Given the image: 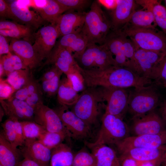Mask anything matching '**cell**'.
Masks as SVG:
<instances>
[{
    "label": "cell",
    "mask_w": 166,
    "mask_h": 166,
    "mask_svg": "<svg viewBox=\"0 0 166 166\" xmlns=\"http://www.w3.org/2000/svg\"><path fill=\"white\" fill-rule=\"evenodd\" d=\"M104 101L100 87H88L80 94L71 111L90 126L97 121L99 113V105Z\"/></svg>",
    "instance_id": "6"
},
{
    "label": "cell",
    "mask_w": 166,
    "mask_h": 166,
    "mask_svg": "<svg viewBox=\"0 0 166 166\" xmlns=\"http://www.w3.org/2000/svg\"><path fill=\"white\" fill-rule=\"evenodd\" d=\"M0 16L2 18L13 20L12 13L9 4L3 0H0Z\"/></svg>",
    "instance_id": "48"
},
{
    "label": "cell",
    "mask_w": 166,
    "mask_h": 166,
    "mask_svg": "<svg viewBox=\"0 0 166 166\" xmlns=\"http://www.w3.org/2000/svg\"><path fill=\"white\" fill-rule=\"evenodd\" d=\"M30 70L25 69L16 70L7 77L6 80L15 92L25 85L31 77Z\"/></svg>",
    "instance_id": "32"
},
{
    "label": "cell",
    "mask_w": 166,
    "mask_h": 166,
    "mask_svg": "<svg viewBox=\"0 0 166 166\" xmlns=\"http://www.w3.org/2000/svg\"><path fill=\"white\" fill-rule=\"evenodd\" d=\"M165 4H166V0H165Z\"/></svg>",
    "instance_id": "59"
},
{
    "label": "cell",
    "mask_w": 166,
    "mask_h": 166,
    "mask_svg": "<svg viewBox=\"0 0 166 166\" xmlns=\"http://www.w3.org/2000/svg\"><path fill=\"white\" fill-rule=\"evenodd\" d=\"M63 73L54 65L46 71L40 78V81H42L52 79L57 75Z\"/></svg>",
    "instance_id": "47"
},
{
    "label": "cell",
    "mask_w": 166,
    "mask_h": 166,
    "mask_svg": "<svg viewBox=\"0 0 166 166\" xmlns=\"http://www.w3.org/2000/svg\"><path fill=\"white\" fill-rule=\"evenodd\" d=\"M136 4L133 0H117L116 7L110 14L111 31L119 30L128 22L136 10Z\"/></svg>",
    "instance_id": "19"
},
{
    "label": "cell",
    "mask_w": 166,
    "mask_h": 166,
    "mask_svg": "<svg viewBox=\"0 0 166 166\" xmlns=\"http://www.w3.org/2000/svg\"><path fill=\"white\" fill-rule=\"evenodd\" d=\"M63 73H60L50 80L42 81L40 86L43 93L49 97L57 94Z\"/></svg>",
    "instance_id": "37"
},
{
    "label": "cell",
    "mask_w": 166,
    "mask_h": 166,
    "mask_svg": "<svg viewBox=\"0 0 166 166\" xmlns=\"http://www.w3.org/2000/svg\"><path fill=\"white\" fill-rule=\"evenodd\" d=\"M166 145V130L156 134L130 136L116 144L120 153L132 148L153 149Z\"/></svg>",
    "instance_id": "12"
},
{
    "label": "cell",
    "mask_w": 166,
    "mask_h": 166,
    "mask_svg": "<svg viewBox=\"0 0 166 166\" xmlns=\"http://www.w3.org/2000/svg\"><path fill=\"white\" fill-rule=\"evenodd\" d=\"M9 4L13 21L34 29H38L45 23V21L37 12L30 9L23 0L14 1Z\"/></svg>",
    "instance_id": "15"
},
{
    "label": "cell",
    "mask_w": 166,
    "mask_h": 166,
    "mask_svg": "<svg viewBox=\"0 0 166 166\" xmlns=\"http://www.w3.org/2000/svg\"><path fill=\"white\" fill-rule=\"evenodd\" d=\"M123 35L120 29L111 31L104 44L112 54L116 66L130 69V61L125 56L122 50Z\"/></svg>",
    "instance_id": "23"
},
{
    "label": "cell",
    "mask_w": 166,
    "mask_h": 166,
    "mask_svg": "<svg viewBox=\"0 0 166 166\" xmlns=\"http://www.w3.org/2000/svg\"><path fill=\"white\" fill-rule=\"evenodd\" d=\"M34 110V121L42 126L46 131L67 134L60 117L54 110L42 103Z\"/></svg>",
    "instance_id": "16"
},
{
    "label": "cell",
    "mask_w": 166,
    "mask_h": 166,
    "mask_svg": "<svg viewBox=\"0 0 166 166\" xmlns=\"http://www.w3.org/2000/svg\"><path fill=\"white\" fill-rule=\"evenodd\" d=\"M85 86L136 88L151 84L152 80L142 77L131 69L112 65L105 69L80 71Z\"/></svg>",
    "instance_id": "1"
},
{
    "label": "cell",
    "mask_w": 166,
    "mask_h": 166,
    "mask_svg": "<svg viewBox=\"0 0 166 166\" xmlns=\"http://www.w3.org/2000/svg\"><path fill=\"white\" fill-rule=\"evenodd\" d=\"M40 85L37 89L27 98L25 101L34 109L39 105L43 103L42 95Z\"/></svg>",
    "instance_id": "43"
},
{
    "label": "cell",
    "mask_w": 166,
    "mask_h": 166,
    "mask_svg": "<svg viewBox=\"0 0 166 166\" xmlns=\"http://www.w3.org/2000/svg\"><path fill=\"white\" fill-rule=\"evenodd\" d=\"M20 122L25 140H38L46 131L42 126L34 121Z\"/></svg>",
    "instance_id": "31"
},
{
    "label": "cell",
    "mask_w": 166,
    "mask_h": 166,
    "mask_svg": "<svg viewBox=\"0 0 166 166\" xmlns=\"http://www.w3.org/2000/svg\"><path fill=\"white\" fill-rule=\"evenodd\" d=\"M67 134L65 132H51L46 131L38 140L44 145L52 150L63 143Z\"/></svg>",
    "instance_id": "35"
},
{
    "label": "cell",
    "mask_w": 166,
    "mask_h": 166,
    "mask_svg": "<svg viewBox=\"0 0 166 166\" xmlns=\"http://www.w3.org/2000/svg\"><path fill=\"white\" fill-rule=\"evenodd\" d=\"M153 8L136 10L128 23L136 27L155 29L157 25L152 12Z\"/></svg>",
    "instance_id": "29"
},
{
    "label": "cell",
    "mask_w": 166,
    "mask_h": 166,
    "mask_svg": "<svg viewBox=\"0 0 166 166\" xmlns=\"http://www.w3.org/2000/svg\"><path fill=\"white\" fill-rule=\"evenodd\" d=\"M160 165L153 162H145L142 163L140 166H160Z\"/></svg>",
    "instance_id": "54"
},
{
    "label": "cell",
    "mask_w": 166,
    "mask_h": 166,
    "mask_svg": "<svg viewBox=\"0 0 166 166\" xmlns=\"http://www.w3.org/2000/svg\"><path fill=\"white\" fill-rule=\"evenodd\" d=\"M20 149L24 158L32 160L44 166H50L51 150L38 140H25Z\"/></svg>",
    "instance_id": "21"
},
{
    "label": "cell",
    "mask_w": 166,
    "mask_h": 166,
    "mask_svg": "<svg viewBox=\"0 0 166 166\" xmlns=\"http://www.w3.org/2000/svg\"><path fill=\"white\" fill-rule=\"evenodd\" d=\"M0 166H2V165H1L0 164Z\"/></svg>",
    "instance_id": "60"
},
{
    "label": "cell",
    "mask_w": 166,
    "mask_h": 166,
    "mask_svg": "<svg viewBox=\"0 0 166 166\" xmlns=\"http://www.w3.org/2000/svg\"><path fill=\"white\" fill-rule=\"evenodd\" d=\"M20 149L15 148L0 134V164L2 166H17L21 156Z\"/></svg>",
    "instance_id": "26"
},
{
    "label": "cell",
    "mask_w": 166,
    "mask_h": 166,
    "mask_svg": "<svg viewBox=\"0 0 166 166\" xmlns=\"http://www.w3.org/2000/svg\"><path fill=\"white\" fill-rule=\"evenodd\" d=\"M130 120L128 126L131 136L156 134L166 130L165 122L155 110Z\"/></svg>",
    "instance_id": "10"
},
{
    "label": "cell",
    "mask_w": 166,
    "mask_h": 166,
    "mask_svg": "<svg viewBox=\"0 0 166 166\" xmlns=\"http://www.w3.org/2000/svg\"><path fill=\"white\" fill-rule=\"evenodd\" d=\"M150 79L157 85H166V53L154 66Z\"/></svg>",
    "instance_id": "34"
},
{
    "label": "cell",
    "mask_w": 166,
    "mask_h": 166,
    "mask_svg": "<svg viewBox=\"0 0 166 166\" xmlns=\"http://www.w3.org/2000/svg\"><path fill=\"white\" fill-rule=\"evenodd\" d=\"M59 37L56 25L50 24L39 29L34 33L31 39L33 41L32 45L34 50L43 60L49 56Z\"/></svg>",
    "instance_id": "11"
},
{
    "label": "cell",
    "mask_w": 166,
    "mask_h": 166,
    "mask_svg": "<svg viewBox=\"0 0 166 166\" xmlns=\"http://www.w3.org/2000/svg\"><path fill=\"white\" fill-rule=\"evenodd\" d=\"M123 33L122 50L124 54L130 62L132 60L135 52L138 48L133 42Z\"/></svg>",
    "instance_id": "42"
},
{
    "label": "cell",
    "mask_w": 166,
    "mask_h": 166,
    "mask_svg": "<svg viewBox=\"0 0 166 166\" xmlns=\"http://www.w3.org/2000/svg\"><path fill=\"white\" fill-rule=\"evenodd\" d=\"M49 64L56 66L66 76L79 73L81 69L68 50L57 45L42 65V68Z\"/></svg>",
    "instance_id": "14"
},
{
    "label": "cell",
    "mask_w": 166,
    "mask_h": 166,
    "mask_svg": "<svg viewBox=\"0 0 166 166\" xmlns=\"http://www.w3.org/2000/svg\"><path fill=\"white\" fill-rule=\"evenodd\" d=\"M17 166H44L32 160L24 158L20 161Z\"/></svg>",
    "instance_id": "52"
},
{
    "label": "cell",
    "mask_w": 166,
    "mask_h": 166,
    "mask_svg": "<svg viewBox=\"0 0 166 166\" xmlns=\"http://www.w3.org/2000/svg\"><path fill=\"white\" fill-rule=\"evenodd\" d=\"M165 54L138 49L130 62V68L140 76L150 80L153 68Z\"/></svg>",
    "instance_id": "13"
},
{
    "label": "cell",
    "mask_w": 166,
    "mask_h": 166,
    "mask_svg": "<svg viewBox=\"0 0 166 166\" xmlns=\"http://www.w3.org/2000/svg\"><path fill=\"white\" fill-rule=\"evenodd\" d=\"M100 87L106 102L105 112L124 119L127 113L129 92L124 88Z\"/></svg>",
    "instance_id": "8"
},
{
    "label": "cell",
    "mask_w": 166,
    "mask_h": 166,
    "mask_svg": "<svg viewBox=\"0 0 166 166\" xmlns=\"http://www.w3.org/2000/svg\"><path fill=\"white\" fill-rule=\"evenodd\" d=\"M1 126L2 128L1 132L5 138L13 146L18 148L17 138L14 119L8 117Z\"/></svg>",
    "instance_id": "36"
},
{
    "label": "cell",
    "mask_w": 166,
    "mask_h": 166,
    "mask_svg": "<svg viewBox=\"0 0 166 166\" xmlns=\"http://www.w3.org/2000/svg\"><path fill=\"white\" fill-rule=\"evenodd\" d=\"M66 11L73 10L82 12V11L90 4L89 0H57Z\"/></svg>",
    "instance_id": "39"
},
{
    "label": "cell",
    "mask_w": 166,
    "mask_h": 166,
    "mask_svg": "<svg viewBox=\"0 0 166 166\" xmlns=\"http://www.w3.org/2000/svg\"><path fill=\"white\" fill-rule=\"evenodd\" d=\"M101 121L96 140L86 143L90 148L101 144L115 145L130 136L128 126L119 117L105 112Z\"/></svg>",
    "instance_id": "5"
},
{
    "label": "cell",
    "mask_w": 166,
    "mask_h": 166,
    "mask_svg": "<svg viewBox=\"0 0 166 166\" xmlns=\"http://www.w3.org/2000/svg\"><path fill=\"white\" fill-rule=\"evenodd\" d=\"M66 76L70 81L73 89L76 91L78 93L85 89L83 79L80 72L71 74Z\"/></svg>",
    "instance_id": "45"
},
{
    "label": "cell",
    "mask_w": 166,
    "mask_h": 166,
    "mask_svg": "<svg viewBox=\"0 0 166 166\" xmlns=\"http://www.w3.org/2000/svg\"><path fill=\"white\" fill-rule=\"evenodd\" d=\"M160 105L161 117L164 122L166 123V99L162 102Z\"/></svg>",
    "instance_id": "53"
},
{
    "label": "cell",
    "mask_w": 166,
    "mask_h": 166,
    "mask_svg": "<svg viewBox=\"0 0 166 166\" xmlns=\"http://www.w3.org/2000/svg\"><path fill=\"white\" fill-rule=\"evenodd\" d=\"M121 166H140V163L134 159L123 155L119 157Z\"/></svg>",
    "instance_id": "49"
},
{
    "label": "cell",
    "mask_w": 166,
    "mask_h": 166,
    "mask_svg": "<svg viewBox=\"0 0 166 166\" xmlns=\"http://www.w3.org/2000/svg\"><path fill=\"white\" fill-rule=\"evenodd\" d=\"M1 106L8 117L20 121H34V109L26 101L11 97L0 100Z\"/></svg>",
    "instance_id": "18"
},
{
    "label": "cell",
    "mask_w": 166,
    "mask_h": 166,
    "mask_svg": "<svg viewBox=\"0 0 166 166\" xmlns=\"http://www.w3.org/2000/svg\"><path fill=\"white\" fill-rule=\"evenodd\" d=\"M10 52V45L6 37L0 35V57L3 54H7Z\"/></svg>",
    "instance_id": "50"
},
{
    "label": "cell",
    "mask_w": 166,
    "mask_h": 166,
    "mask_svg": "<svg viewBox=\"0 0 166 166\" xmlns=\"http://www.w3.org/2000/svg\"><path fill=\"white\" fill-rule=\"evenodd\" d=\"M97 1L101 6L111 10L114 9L117 5V0H99Z\"/></svg>",
    "instance_id": "51"
},
{
    "label": "cell",
    "mask_w": 166,
    "mask_h": 166,
    "mask_svg": "<svg viewBox=\"0 0 166 166\" xmlns=\"http://www.w3.org/2000/svg\"><path fill=\"white\" fill-rule=\"evenodd\" d=\"M162 164L164 166H166V152L164 156Z\"/></svg>",
    "instance_id": "57"
},
{
    "label": "cell",
    "mask_w": 166,
    "mask_h": 166,
    "mask_svg": "<svg viewBox=\"0 0 166 166\" xmlns=\"http://www.w3.org/2000/svg\"><path fill=\"white\" fill-rule=\"evenodd\" d=\"M85 13L69 10L60 15L55 24L59 36L81 32L84 25Z\"/></svg>",
    "instance_id": "20"
},
{
    "label": "cell",
    "mask_w": 166,
    "mask_h": 166,
    "mask_svg": "<svg viewBox=\"0 0 166 166\" xmlns=\"http://www.w3.org/2000/svg\"><path fill=\"white\" fill-rule=\"evenodd\" d=\"M35 10L45 21L52 24H55L59 17L66 11L57 0H47L44 6Z\"/></svg>",
    "instance_id": "30"
},
{
    "label": "cell",
    "mask_w": 166,
    "mask_h": 166,
    "mask_svg": "<svg viewBox=\"0 0 166 166\" xmlns=\"http://www.w3.org/2000/svg\"><path fill=\"white\" fill-rule=\"evenodd\" d=\"M34 28L14 21L7 20L0 22V35L13 39L23 38L29 41L34 34Z\"/></svg>",
    "instance_id": "24"
},
{
    "label": "cell",
    "mask_w": 166,
    "mask_h": 166,
    "mask_svg": "<svg viewBox=\"0 0 166 166\" xmlns=\"http://www.w3.org/2000/svg\"><path fill=\"white\" fill-rule=\"evenodd\" d=\"M57 96L60 105L68 107L76 103L80 94L73 89L70 81L66 76L61 79Z\"/></svg>",
    "instance_id": "27"
},
{
    "label": "cell",
    "mask_w": 166,
    "mask_h": 166,
    "mask_svg": "<svg viewBox=\"0 0 166 166\" xmlns=\"http://www.w3.org/2000/svg\"><path fill=\"white\" fill-rule=\"evenodd\" d=\"M91 148L96 166H121L119 157L111 147L101 144Z\"/></svg>",
    "instance_id": "25"
},
{
    "label": "cell",
    "mask_w": 166,
    "mask_h": 166,
    "mask_svg": "<svg viewBox=\"0 0 166 166\" xmlns=\"http://www.w3.org/2000/svg\"><path fill=\"white\" fill-rule=\"evenodd\" d=\"M74 155L70 147L62 143L51 150L50 166H72Z\"/></svg>",
    "instance_id": "28"
},
{
    "label": "cell",
    "mask_w": 166,
    "mask_h": 166,
    "mask_svg": "<svg viewBox=\"0 0 166 166\" xmlns=\"http://www.w3.org/2000/svg\"><path fill=\"white\" fill-rule=\"evenodd\" d=\"M5 75L4 70L1 59H0V78H2V77Z\"/></svg>",
    "instance_id": "55"
},
{
    "label": "cell",
    "mask_w": 166,
    "mask_h": 166,
    "mask_svg": "<svg viewBox=\"0 0 166 166\" xmlns=\"http://www.w3.org/2000/svg\"><path fill=\"white\" fill-rule=\"evenodd\" d=\"M12 119L14 121L18 146L21 147L24 145L25 141L21 124L20 121L17 119Z\"/></svg>",
    "instance_id": "46"
},
{
    "label": "cell",
    "mask_w": 166,
    "mask_h": 166,
    "mask_svg": "<svg viewBox=\"0 0 166 166\" xmlns=\"http://www.w3.org/2000/svg\"><path fill=\"white\" fill-rule=\"evenodd\" d=\"M164 87L165 88V89H166V85Z\"/></svg>",
    "instance_id": "58"
},
{
    "label": "cell",
    "mask_w": 166,
    "mask_h": 166,
    "mask_svg": "<svg viewBox=\"0 0 166 166\" xmlns=\"http://www.w3.org/2000/svg\"><path fill=\"white\" fill-rule=\"evenodd\" d=\"M156 85L152 83L129 92L127 113L130 115V120L154 111L160 105V95Z\"/></svg>",
    "instance_id": "3"
},
{
    "label": "cell",
    "mask_w": 166,
    "mask_h": 166,
    "mask_svg": "<svg viewBox=\"0 0 166 166\" xmlns=\"http://www.w3.org/2000/svg\"><path fill=\"white\" fill-rule=\"evenodd\" d=\"M82 31L87 37L89 43L99 45L104 44L111 31L110 20L107 18L97 0L93 2L90 10L85 13Z\"/></svg>",
    "instance_id": "2"
},
{
    "label": "cell",
    "mask_w": 166,
    "mask_h": 166,
    "mask_svg": "<svg viewBox=\"0 0 166 166\" xmlns=\"http://www.w3.org/2000/svg\"><path fill=\"white\" fill-rule=\"evenodd\" d=\"M75 60L81 68L86 70H102L116 65L112 54L105 44L89 43L84 51Z\"/></svg>",
    "instance_id": "7"
},
{
    "label": "cell",
    "mask_w": 166,
    "mask_h": 166,
    "mask_svg": "<svg viewBox=\"0 0 166 166\" xmlns=\"http://www.w3.org/2000/svg\"><path fill=\"white\" fill-rule=\"evenodd\" d=\"M5 113L2 108L0 106V121H2L3 117Z\"/></svg>",
    "instance_id": "56"
},
{
    "label": "cell",
    "mask_w": 166,
    "mask_h": 166,
    "mask_svg": "<svg viewBox=\"0 0 166 166\" xmlns=\"http://www.w3.org/2000/svg\"><path fill=\"white\" fill-rule=\"evenodd\" d=\"M152 12L157 25L166 35V8L157 1L153 6Z\"/></svg>",
    "instance_id": "40"
},
{
    "label": "cell",
    "mask_w": 166,
    "mask_h": 166,
    "mask_svg": "<svg viewBox=\"0 0 166 166\" xmlns=\"http://www.w3.org/2000/svg\"><path fill=\"white\" fill-rule=\"evenodd\" d=\"M166 152V145L153 149L132 148L126 150L120 154L140 163L150 162L160 165Z\"/></svg>",
    "instance_id": "22"
},
{
    "label": "cell",
    "mask_w": 166,
    "mask_h": 166,
    "mask_svg": "<svg viewBox=\"0 0 166 166\" xmlns=\"http://www.w3.org/2000/svg\"><path fill=\"white\" fill-rule=\"evenodd\" d=\"M120 29L138 49L166 53V35L162 31L136 27L128 23Z\"/></svg>",
    "instance_id": "4"
},
{
    "label": "cell",
    "mask_w": 166,
    "mask_h": 166,
    "mask_svg": "<svg viewBox=\"0 0 166 166\" xmlns=\"http://www.w3.org/2000/svg\"><path fill=\"white\" fill-rule=\"evenodd\" d=\"M0 57L2 62L5 75L7 77L15 71L29 69L19 57L11 52Z\"/></svg>",
    "instance_id": "33"
},
{
    "label": "cell",
    "mask_w": 166,
    "mask_h": 166,
    "mask_svg": "<svg viewBox=\"0 0 166 166\" xmlns=\"http://www.w3.org/2000/svg\"><path fill=\"white\" fill-rule=\"evenodd\" d=\"M15 91L6 79L0 78V100L11 97Z\"/></svg>",
    "instance_id": "44"
},
{
    "label": "cell",
    "mask_w": 166,
    "mask_h": 166,
    "mask_svg": "<svg viewBox=\"0 0 166 166\" xmlns=\"http://www.w3.org/2000/svg\"><path fill=\"white\" fill-rule=\"evenodd\" d=\"M10 47V52L19 57L30 70L41 65L43 59L35 51L30 41L12 38Z\"/></svg>",
    "instance_id": "17"
},
{
    "label": "cell",
    "mask_w": 166,
    "mask_h": 166,
    "mask_svg": "<svg viewBox=\"0 0 166 166\" xmlns=\"http://www.w3.org/2000/svg\"><path fill=\"white\" fill-rule=\"evenodd\" d=\"M72 166H96L93 156L91 153L81 150L74 155Z\"/></svg>",
    "instance_id": "41"
},
{
    "label": "cell",
    "mask_w": 166,
    "mask_h": 166,
    "mask_svg": "<svg viewBox=\"0 0 166 166\" xmlns=\"http://www.w3.org/2000/svg\"><path fill=\"white\" fill-rule=\"evenodd\" d=\"M40 85L38 81L32 77L20 89L15 91L11 97L21 100L25 101Z\"/></svg>",
    "instance_id": "38"
},
{
    "label": "cell",
    "mask_w": 166,
    "mask_h": 166,
    "mask_svg": "<svg viewBox=\"0 0 166 166\" xmlns=\"http://www.w3.org/2000/svg\"><path fill=\"white\" fill-rule=\"evenodd\" d=\"M55 110L60 117L68 137L81 140L90 135V126L69 110L68 107L61 105Z\"/></svg>",
    "instance_id": "9"
}]
</instances>
